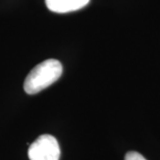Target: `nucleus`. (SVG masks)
Wrapping results in <instances>:
<instances>
[{"instance_id": "obj_1", "label": "nucleus", "mask_w": 160, "mask_h": 160, "mask_svg": "<svg viewBox=\"0 0 160 160\" xmlns=\"http://www.w3.org/2000/svg\"><path fill=\"white\" fill-rule=\"evenodd\" d=\"M62 74V65L57 59H46L29 72L24 81V91L36 95L57 81Z\"/></svg>"}, {"instance_id": "obj_2", "label": "nucleus", "mask_w": 160, "mask_h": 160, "mask_svg": "<svg viewBox=\"0 0 160 160\" xmlns=\"http://www.w3.org/2000/svg\"><path fill=\"white\" fill-rule=\"evenodd\" d=\"M28 157L30 160H59L60 148L58 142L50 134H43L30 145Z\"/></svg>"}, {"instance_id": "obj_3", "label": "nucleus", "mask_w": 160, "mask_h": 160, "mask_svg": "<svg viewBox=\"0 0 160 160\" xmlns=\"http://www.w3.org/2000/svg\"><path fill=\"white\" fill-rule=\"evenodd\" d=\"M48 9L57 14L79 11L89 3V0H45Z\"/></svg>"}, {"instance_id": "obj_4", "label": "nucleus", "mask_w": 160, "mask_h": 160, "mask_svg": "<svg viewBox=\"0 0 160 160\" xmlns=\"http://www.w3.org/2000/svg\"><path fill=\"white\" fill-rule=\"evenodd\" d=\"M125 160H147L142 154L135 151H130L125 155Z\"/></svg>"}]
</instances>
